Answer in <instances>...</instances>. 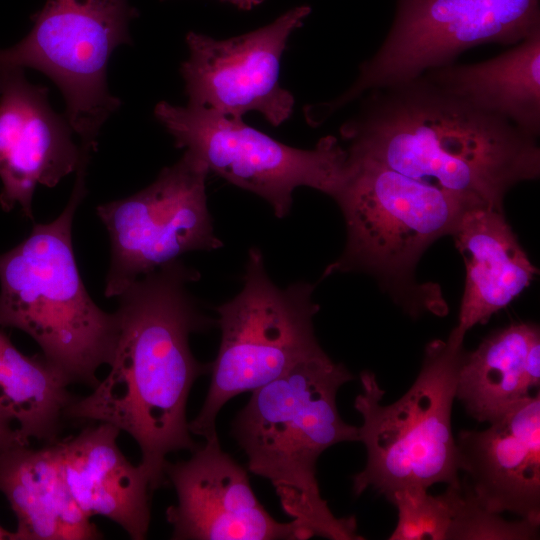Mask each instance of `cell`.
<instances>
[{
  "label": "cell",
  "mask_w": 540,
  "mask_h": 540,
  "mask_svg": "<svg viewBox=\"0 0 540 540\" xmlns=\"http://www.w3.org/2000/svg\"><path fill=\"white\" fill-rule=\"evenodd\" d=\"M199 279L198 271L176 260L133 281L118 296L109 373L65 411L66 418L108 423L133 437L151 491L169 484V453H192L200 445L191 436L186 405L193 383L210 374V363L193 356L189 337L217 322L188 292Z\"/></svg>",
  "instance_id": "cell-1"
},
{
  "label": "cell",
  "mask_w": 540,
  "mask_h": 540,
  "mask_svg": "<svg viewBox=\"0 0 540 540\" xmlns=\"http://www.w3.org/2000/svg\"><path fill=\"white\" fill-rule=\"evenodd\" d=\"M368 93L340 130L350 154L499 211L513 186L540 176L536 137L424 75Z\"/></svg>",
  "instance_id": "cell-2"
},
{
  "label": "cell",
  "mask_w": 540,
  "mask_h": 540,
  "mask_svg": "<svg viewBox=\"0 0 540 540\" xmlns=\"http://www.w3.org/2000/svg\"><path fill=\"white\" fill-rule=\"evenodd\" d=\"M354 375L320 351L253 390L231 425L248 470L270 481L284 512L311 537L361 540L354 516L339 518L320 493L316 464L329 447L358 441V427L337 408L339 388Z\"/></svg>",
  "instance_id": "cell-3"
},
{
  "label": "cell",
  "mask_w": 540,
  "mask_h": 540,
  "mask_svg": "<svg viewBox=\"0 0 540 540\" xmlns=\"http://www.w3.org/2000/svg\"><path fill=\"white\" fill-rule=\"evenodd\" d=\"M86 169H77L60 215L35 223L30 235L0 254V326L22 330L70 384L93 389L117 338L115 313L99 308L81 279L72 244L76 210L84 199Z\"/></svg>",
  "instance_id": "cell-4"
},
{
  "label": "cell",
  "mask_w": 540,
  "mask_h": 540,
  "mask_svg": "<svg viewBox=\"0 0 540 540\" xmlns=\"http://www.w3.org/2000/svg\"><path fill=\"white\" fill-rule=\"evenodd\" d=\"M347 153V175L334 198L345 221L346 244L322 277L366 273L409 315H445L447 306L439 288L415 282V267L434 241L452 235L473 206L376 161Z\"/></svg>",
  "instance_id": "cell-5"
},
{
  "label": "cell",
  "mask_w": 540,
  "mask_h": 540,
  "mask_svg": "<svg viewBox=\"0 0 540 540\" xmlns=\"http://www.w3.org/2000/svg\"><path fill=\"white\" fill-rule=\"evenodd\" d=\"M464 337L453 328L446 340L429 342L418 376L392 404L382 405L385 392L375 374L361 372L354 407L362 416L358 441L367 461L352 477L355 496L372 489L389 501L397 492L460 482L451 418Z\"/></svg>",
  "instance_id": "cell-6"
},
{
  "label": "cell",
  "mask_w": 540,
  "mask_h": 540,
  "mask_svg": "<svg viewBox=\"0 0 540 540\" xmlns=\"http://www.w3.org/2000/svg\"><path fill=\"white\" fill-rule=\"evenodd\" d=\"M314 285L298 281L279 288L269 278L262 252L248 251L243 287L216 307L221 340L210 363V385L191 434L205 439L216 432V418L233 397L271 382L297 362L320 351L313 318L320 307Z\"/></svg>",
  "instance_id": "cell-7"
},
{
  "label": "cell",
  "mask_w": 540,
  "mask_h": 540,
  "mask_svg": "<svg viewBox=\"0 0 540 540\" xmlns=\"http://www.w3.org/2000/svg\"><path fill=\"white\" fill-rule=\"evenodd\" d=\"M138 16L128 0H47L29 34L0 50V69L32 68L53 80L81 150L92 154L101 126L121 105L108 89V62L132 42L129 23Z\"/></svg>",
  "instance_id": "cell-8"
},
{
  "label": "cell",
  "mask_w": 540,
  "mask_h": 540,
  "mask_svg": "<svg viewBox=\"0 0 540 540\" xmlns=\"http://www.w3.org/2000/svg\"><path fill=\"white\" fill-rule=\"evenodd\" d=\"M540 30L539 0H397L392 26L344 93L309 114L321 122L365 92L454 63L486 43L517 44Z\"/></svg>",
  "instance_id": "cell-9"
},
{
  "label": "cell",
  "mask_w": 540,
  "mask_h": 540,
  "mask_svg": "<svg viewBox=\"0 0 540 540\" xmlns=\"http://www.w3.org/2000/svg\"><path fill=\"white\" fill-rule=\"evenodd\" d=\"M154 114L183 148L209 172L266 200L278 218L286 217L297 187L316 189L333 199L347 175V150L333 136L313 149L283 144L242 121L212 109L159 102Z\"/></svg>",
  "instance_id": "cell-10"
},
{
  "label": "cell",
  "mask_w": 540,
  "mask_h": 540,
  "mask_svg": "<svg viewBox=\"0 0 540 540\" xmlns=\"http://www.w3.org/2000/svg\"><path fill=\"white\" fill-rule=\"evenodd\" d=\"M205 163L189 151L141 191L100 204L110 238L104 295L118 297L137 278L191 251L223 247L208 209Z\"/></svg>",
  "instance_id": "cell-11"
},
{
  "label": "cell",
  "mask_w": 540,
  "mask_h": 540,
  "mask_svg": "<svg viewBox=\"0 0 540 540\" xmlns=\"http://www.w3.org/2000/svg\"><path fill=\"white\" fill-rule=\"evenodd\" d=\"M311 13L307 5L283 13L272 23L226 40L189 32V56L181 65L189 103L235 118L261 113L274 126L286 121L293 95L279 82L287 41Z\"/></svg>",
  "instance_id": "cell-12"
},
{
  "label": "cell",
  "mask_w": 540,
  "mask_h": 540,
  "mask_svg": "<svg viewBox=\"0 0 540 540\" xmlns=\"http://www.w3.org/2000/svg\"><path fill=\"white\" fill-rule=\"evenodd\" d=\"M165 476L177 494L166 510L174 540H305L293 520L274 519L257 499L247 471L220 446L217 434L190 459L167 461Z\"/></svg>",
  "instance_id": "cell-13"
},
{
  "label": "cell",
  "mask_w": 540,
  "mask_h": 540,
  "mask_svg": "<svg viewBox=\"0 0 540 540\" xmlns=\"http://www.w3.org/2000/svg\"><path fill=\"white\" fill-rule=\"evenodd\" d=\"M65 116L48 101V89L30 83L21 68L0 69V192L1 208L20 206L33 220L37 185L56 186L65 176L88 164L72 138Z\"/></svg>",
  "instance_id": "cell-14"
},
{
  "label": "cell",
  "mask_w": 540,
  "mask_h": 540,
  "mask_svg": "<svg viewBox=\"0 0 540 540\" xmlns=\"http://www.w3.org/2000/svg\"><path fill=\"white\" fill-rule=\"evenodd\" d=\"M489 424L455 438L463 479L490 511L540 523L539 390Z\"/></svg>",
  "instance_id": "cell-15"
},
{
  "label": "cell",
  "mask_w": 540,
  "mask_h": 540,
  "mask_svg": "<svg viewBox=\"0 0 540 540\" xmlns=\"http://www.w3.org/2000/svg\"><path fill=\"white\" fill-rule=\"evenodd\" d=\"M96 423L56 441L69 491L89 518L106 517L131 539L143 540L151 519L148 479L121 452L117 444L121 431Z\"/></svg>",
  "instance_id": "cell-16"
},
{
  "label": "cell",
  "mask_w": 540,
  "mask_h": 540,
  "mask_svg": "<svg viewBox=\"0 0 540 540\" xmlns=\"http://www.w3.org/2000/svg\"><path fill=\"white\" fill-rule=\"evenodd\" d=\"M460 252L466 278L458 323L454 329L465 336L478 324L511 303L535 275L504 211L477 206L462 215L451 235Z\"/></svg>",
  "instance_id": "cell-17"
},
{
  "label": "cell",
  "mask_w": 540,
  "mask_h": 540,
  "mask_svg": "<svg viewBox=\"0 0 540 540\" xmlns=\"http://www.w3.org/2000/svg\"><path fill=\"white\" fill-rule=\"evenodd\" d=\"M0 492L17 519L13 540L103 538L69 491L56 441L0 451Z\"/></svg>",
  "instance_id": "cell-18"
},
{
  "label": "cell",
  "mask_w": 540,
  "mask_h": 540,
  "mask_svg": "<svg viewBox=\"0 0 540 540\" xmlns=\"http://www.w3.org/2000/svg\"><path fill=\"white\" fill-rule=\"evenodd\" d=\"M429 81L527 134L540 133V30L492 59L425 72Z\"/></svg>",
  "instance_id": "cell-19"
},
{
  "label": "cell",
  "mask_w": 540,
  "mask_h": 540,
  "mask_svg": "<svg viewBox=\"0 0 540 540\" xmlns=\"http://www.w3.org/2000/svg\"><path fill=\"white\" fill-rule=\"evenodd\" d=\"M398 512L389 540H532L539 523L506 520L487 509L464 479L439 495L428 490L395 493L389 500Z\"/></svg>",
  "instance_id": "cell-20"
},
{
  "label": "cell",
  "mask_w": 540,
  "mask_h": 540,
  "mask_svg": "<svg viewBox=\"0 0 540 540\" xmlns=\"http://www.w3.org/2000/svg\"><path fill=\"white\" fill-rule=\"evenodd\" d=\"M539 327L511 324L485 338L461 363L456 399L478 422L491 423L529 396L526 356Z\"/></svg>",
  "instance_id": "cell-21"
},
{
  "label": "cell",
  "mask_w": 540,
  "mask_h": 540,
  "mask_svg": "<svg viewBox=\"0 0 540 540\" xmlns=\"http://www.w3.org/2000/svg\"><path fill=\"white\" fill-rule=\"evenodd\" d=\"M45 358L20 352L0 330V406L17 423L22 441L58 440L65 411L76 398Z\"/></svg>",
  "instance_id": "cell-22"
},
{
  "label": "cell",
  "mask_w": 540,
  "mask_h": 540,
  "mask_svg": "<svg viewBox=\"0 0 540 540\" xmlns=\"http://www.w3.org/2000/svg\"><path fill=\"white\" fill-rule=\"evenodd\" d=\"M526 376L531 390L538 389L540 384V331L533 336L528 348Z\"/></svg>",
  "instance_id": "cell-23"
},
{
  "label": "cell",
  "mask_w": 540,
  "mask_h": 540,
  "mask_svg": "<svg viewBox=\"0 0 540 540\" xmlns=\"http://www.w3.org/2000/svg\"><path fill=\"white\" fill-rule=\"evenodd\" d=\"M14 420L10 414L0 406V451L25 444L16 427H13Z\"/></svg>",
  "instance_id": "cell-24"
},
{
  "label": "cell",
  "mask_w": 540,
  "mask_h": 540,
  "mask_svg": "<svg viewBox=\"0 0 540 540\" xmlns=\"http://www.w3.org/2000/svg\"><path fill=\"white\" fill-rule=\"evenodd\" d=\"M226 1L242 10H251L253 7L261 4L264 0H222Z\"/></svg>",
  "instance_id": "cell-25"
},
{
  "label": "cell",
  "mask_w": 540,
  "mask_h": 540,
  "mask_svg": "<svg viewBox=\"0 0 540 540\" xmlns=\"http://www.w3.org/2000/svg\"><path fill=\"white\" fill-rule=\"evenodd\" d=\"M0 540H13V532L7 531L0 525Z\"/></svg>",
  "instance_id": "cell-26"
}]
</instances>
